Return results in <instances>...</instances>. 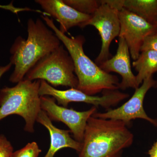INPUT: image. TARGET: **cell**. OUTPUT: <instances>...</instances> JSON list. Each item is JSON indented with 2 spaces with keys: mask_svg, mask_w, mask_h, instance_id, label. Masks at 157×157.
Wrapping results in <instances>:
<instances>
[{
  "mask_svg": "<svg viewBox=\"0 0 157 157\" xmlns=\"http://www.w3.org/2000/svg\"><path fill=\"white\" fill-rule=\"evenodd\" d=\"M42 150L36 142L29 143L24 147L13 152L11 157H38Z\"/></svg>",
  "mask_w": 157,
  "mask_h": 157,
  "instance_id": "17",
  "label": "cell"
},
{
  "mask_svg": "<svg viewBox=\"0 0 157 157\" xmlns=\"http://www.w3.org/2000/svg\"><path fill=\"white\" fill-rule=\"evenodd\" d=\"M39 94L40 97L51 96L56 100L58 105L64 107H67L71 102H82L92 104L97 108L101 106L109 109L129 97L128 94L118 90L104 91L101 96L89 95L74 88L62 90L56 89L43 80H41Z\"/></svg>",
  "mask_w": 157,
  "mask_h": 157,
  "instance_id": "6",
  "label": "cell"
},
{
  "mask_svg": "<svg viewBox=\"0 0 157 157\" xmlns=\"http://www.w3.org/2000/svg\"><path fill=\"white\" fill-rule=\"evenodd\" d=\"M0 9L11 11L12 13L16 14H18V13L21 12V11H35V12L41 13L42 14H43V12L40 11V10H35V9L27 8V7H25V8H17V7H15L13 5V2H11L10 4L8 5H5V6L0 5Z\"/></svg>",
  "mask_w": 157,
  "mask_h": 157,
  "instance_id": "20",
  "label": "cell"
},
{
  "mask_svg": "<svg viewBox=\"0 0 157 157\" xmlns=\"http://www.w3.org/2000/svg\"><path fill=\"white\" fill-rule=\"evenodd\" d=\"M65 48L61 44L45 56L28 72L24 78L30 81L45 80L54 87L61 86L77 89L78 80L74 63Z\"/></svg>",
  "mask_w": 157,
  "mask_h": 157,
  "instance_id": "5",
  "label": "cell"
},
{
  "mask_svg": "<svg viewBox=\"0 0 157 157\" xmlns=\"http://www.w3.org/2000/svg\"><path fill=\"white\" fill-rule=\"evenodd\" d=\"M121 9H127L153 24L157 19V0H119Z\"/></svg>",
  "mask_w": 157,
  "mask_h": 157,
  "instance_id": "14",
  "label": "cell"
},
{
  "mask_svg": "<svg viewBox=\"0 0 157 157\" xmlns=\"http://www.w3.org/2000/svg\"><path fill=\"white\" fill-rule=\"evenodd\" d=\"M41 80L24 78L12 87L0 90V121L11 115H17L25 121L24 130L34 132V125L41 110L39 89Z\"/></svg>",
  "mask_w": 157,
  "mask_h": 157,
  "instance_id": "4",
  "label": "cell"
},
{
  "mask_svg": "<svg viewBox=\"0 0 157 157\" xmlns=\"http://www.w3.org/2000/svg\"><path fill=\"white\" fill-rule=\"evenodd\" d=\"M141 86L135 89L134 94L128 101L121 107L114 109H108L104 113L96 112L94 117L119 120L129 125L132 120L139 118L145 120L157 127V120L147 116L143 107V102L145 95L151 88L156 87L157 81L152 76L144 80Z\"/></svg>",
  "mask_w": 157,
  "mask_h": 157,
  "instance_id": "8",
  "label": "cell"
},
{
  "mask_svg": "<svg viewBox=\"0 0 157 157\" xmlns=\"http://www.w3.org/2000/svg\"><path fill=\"white\" fill-rule=\"evenodd\" d=\"M12 64L11 63H9L6 66H4V67H2V66H0V79H1V77L2 76L6 73V72H8L11 69V67H12Z\"/></svg>",
  "mask_w": 157,
  "mask_h": 157,
  "instance_id": "22",
  "label": "cell"
},
{
  "mask_svg": "<svg viewBox=\"0 0 157 157\" xmlns=\"http://www.w3.org/2000/svg\"><path fill=\"white\" fill-rule=\"evenodd\" d=\"M153 25H154L155 26V27L156 28L157 31V19H156V20L155 21V22L154 23V24Z\"/></svg>",
  "mask_w": 157,
  "mask_h": 157,
  "instance_id": "23",
  "label": "cell"
},
{
  "mask_svg": "<svg viewBox=\"0 0 157 157\" xmlns=\"http://www.w3.org/2000/svg\"><path fill=\"white\" fill-rule=\"evenodd\" d=\"M13 152L11 142L5 135H0V157H11Z\"/></svg>",
  "mask_w": 157,
  "mask_h": 157,
  "instance_id": "18",
  "label": "cell"
},
{
  "mask_svg": "<svg viewBox=\"0 0 157 157\" xmlns=\"http://www.w3.org/2000/svg\"><path fill=\"white\" fill-rule=\"evenodd\" d=\"M130 55L128 47L124 39L119 37L118 48L115 55L99 66L106 73L115 72L120 75L122 80L120 82L119 89L123 90L129 88L135 90L139 87L136 76L132 72Z\"/></svg>",
  "mask_w": 157,
  "mask_h": 157,
  "instance_id": "12",
  "label": "cell"
},
{
  "mask_svg": "<svg viewBox=\"0 0 157 157\" xmlns=\"http://www.w3.org/2000/svg\"><path fill=\"white\" fill-rule=\"evenodd\" d=\"M41 17L54 32L73 59L75 73L78 80L77 89L89 95L94 96L104 91L119 89L117 76L102 70L85 53L83 45L85 39L83 36L68 37L60 31L53 19L45 15H42Z\"/></svg>",
  "mask_w": 157,
  "mask_h": 157,
  "instance_id": "2",
  "label": "cell"
},
{
  "mask_svg": "<svg viewBox=\"0 0 157 157\" xmlns=\"http://www.w3.org/2000/svg\"><path fill=\"white\" fill-rule=\"evenodd\" d=\"M133 66L137 71L136 76L138 85L144 80L152 76L157 71V51L147 50L142 52L138 58L133 62Z\"/></svg>",
  "mask_w": 157,
  "mask_h": 157,
  "instance_id": "15",
  "label": "cell"
},
{
  "mask_svg": "<svg viewBox=\"0 0 157 157\" xmlns=\"http://www.w3.org/2000/svg\"><path fill=\"white\" fill-rule=\"evenodd\" d=\"M41 108L52 121L62 122L70 129L75 140L82 143L87 121L97 112V107L84 111H77L59 106L49 96H41Z\"/></svg>",
  "mask_w": 157,
  "mask_h": 157,
  "instance_id": "9",
  "label": "cell"
},
{
  "mask_svg": "<svg viewBox=\"0 0 157 157\" xmlns=\"http://www.w3.org/2000/svg\"><path fill=\"white\" fill-rule=\"evenodd\" d=\"M150 157H157V140L148 151Z\"/></svg>",
  "mask_w": 157,
  "mask_h": 157,
  "instance_id": "21",
  "label": "cell"
},
{
  "mask_svg": "<svg viewBox=\"0 0 157 157\" xmlns=\"http://www.w3.org/2000/svg\"><path fill=\"white\" fill-rule=\"evenodd\" d=\"M147 50L157 51V31L147 36L144 40L140 52Z\"/></svg>",
  "mask_w": 157,
  "mask_h": 157,
  "instance_id": "19",
  "label": "cell"
},
{
  "mask_svg": "<svg viewBox=\"0 0 157 157\" xmlns=\"http://www.w3.org/2000/svg\"><path fill=\"white\" fill-rule=\"evenodd\" d=\"M127 126L122 121L91 117L78 157H121L134 141V135Z\"/></svg>",
  "mask_w": 157,
  "mask_h": 157,
  "instance_id": "3",
  "label": "cell"
},
{
  "mask_svg": "<svg viewBox=\"0 0 157 157\" xmlns=\"http://www.w3.org/2000/svg\"><path fill=\"white\" fill-rule=\"evenodd\" d=\"M64 2L82 14L92 15L101 5L97 0H63Z\"/></svg>",
  "mask_w": 157,
  "mask_h": 157,
  "instance_id": "16",
  "label": "cell"
},
{
  "mask_svg": "<svg viewBox=\"0 0 157 157\" xmlns=\"http://www.w3.org/2000/svg\"><path fill=\"white\" fill-rule=\"evenodd\" d=\"M36 122L46 128L50 135V147L44 157H54L60 150L67 147L75 150L78 153L81 151L82 143L72 138L69 134L70 131L55 126L46 113L42 109L37 117Z\"/></svg>",
  "mask_w": 157,
  "mask_h": 157,
  "instance_id": "13",
  "label": "cell"
},
{
  "mask_svg": "<svg viewBox=\"0 0 157 157\" xmlns=\"http://www.w3.org/2000/svg\"><path fill=\"white\" fill-rule=\"evenodd\" d=\"M101 2V6L83 25V28L88 25L94 27L101 36V49L95 60V63L98 66L111 58L110 44L116 37H119L121 30L118 11L102 0Z\"/></svg>",
  "mask_w": 157,
  "mask_h": 157,
  "instance_id": "7",
  "label": "cell"
},
{
  "mask_svg": "<svg viewBox=\"0 0 157 157\" xmlns=\"http://www.w3.org/2000/svg\"><path fill=\"white\" fill-rule=\"evenodd\" d=\"M47 16H51L59 23V30L65 34L70 29L78 26L83 28L91 15L82 14L64 2L63 0H36Z\"/></svg>",
  "mask_w": 157,
  "mask_h": 157,
  "instance_id": "11",
  "label": "cell"
},
{
  "mask_svg": "<svg viewBox=\"0 0 157 157\" xmlns=\"http://www.w3.org/2000/svg\"><path fill=\"white\" fill-rule=\"evenodd\" d=\"M121 30L118 37L123 38L128 47L131 57L136 60L140 54L144 40L157 31L154 25L137 14L123 8L118 11Z\"/></svg>",
  "mask_w": 157,
  "mask_h": 157,
  "instance_id": "10",
  "label": "cell"
},
{
  "mask_svg": "<svg viewBox=\"0 0 157 157\" xmlns=\"http://www.w3.org/2000/svg\"><path fill=\"white\" fill-rule=\"evenodd\" d=\"M28 37H17L10 48V62L14 69L9 78L12 83H17L38 62L61 45L54 32L43 20L32 18L27 21Z\"/></svg>",
  "mask_w": 157,
  "mask_h": 157,
  "instance_id": "1",
  "label": "cell"
}]
</instances>
